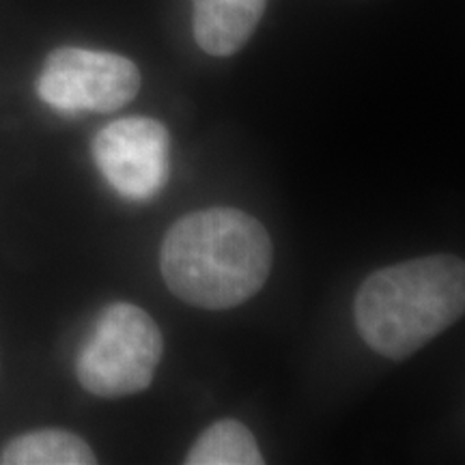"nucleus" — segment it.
Listing matches in <instances>:
<instances>
[{
  "label": "nucleus",
  "instance_id": "f257e3e1",
  "mask_svg": "<svg viewBox=\"0 0 465 465\" xmlns=\"http://www.w3.org/2000/svg\"><path fill=\"white\" fill-rule=\"evenodd\" d=\"M162 276L179 300L226 311L257 295L272 270V240L246 212L213 207L177 220L160 252Z\"/></svg>",
  "mask_w": 465,
  "mask_h": 465
},
{
  "label": "nucleus",
  "instance_id": "f03ea898",
  "mask_svg": "<svg viewBox=\"0 0 465 465\" xmlns=\"http://www.w3.org/2000/svg\"><path fill=\"white\" fill-rule=\"evenodd\" d=\"M465 311V263L431 254L381 267L358 289L353 315L366 345L405 360L449 330Z\"/></svg>",
  "mask_w": 465,
  "mask_h": 465
},
{
  "label": "nucleus",
  "instance_id": "7ed1b4c3",
  "mask_svg": "<svg viewBox=\"0 0 465 465\" xmlns=\"http://www.w3.org/2000/svg\"><path fill=\"white\" fill-rule=\"evenodd\" d=\"M164 342L158 323L141 306L116 302L104 308L75 360V375L86 392L121 399L149 388Z\"/></svg>",
  "mask_w": 465,
  "mask_h": 465
},
{
  "label": "nucleus",
  "instance_id": "20e7f679",
  "mask_svg": "<svg viewBox=\"0 0 465 465\" xmlns=\"http://www.w3.org/2000/svg\"><path fill=\"white\" fill-rule=\"evenodd\" d=\"M141 91V72L113 52L58 48L37 78L42 102L61 113H114Z\"/></svg>",
  "mask_w": 465,
  "mask_h": 465
},
{
  "label": "nucleus",
  "instance_id": "39448f33",
  "mask_svg": "<svg viewBox=\"0 0 465 465\" xmlns=\"http://www.w3.org/2000/svg\"><path fill=\"white\" fill-rule=\"evenodd\" d=\"M166 127L147 116H125L93 141V158L110 188L132 201H149L168 179Z\"/></svg>",
  "mask_w": 465,
  "mask_h": 465
},
{
  "label": "nucleus",
  "instance_id": "423d86ee",
  "mask_svg": "<svg viewBox=\"0 0 465 465\" xmlns=\"http://www.w3.org/2000/svg\"><path fill=\"white\" fill-rule=\"evenodd\" d=\"M267 0H192L194 39L212 56L240 52L265 14Z\"/></svg>",
  "mask_w": 465,
  "mask_h": 465
},
{
  "label": "nucleus",
  "instance_id": "0eeeda50",
  "mask_svg": "<svg viewBox=\"0 0 465 465\" xmlns=\"http://www.w3.org/2000/svg\"><path fill=\"white\" fill-rule=\"evenodd\" d=\"M95 461L91 446L80 435L63 429L20 435L0 455L5 465H91Z\"/></svg>",
  "mask_w": 465,
  "mask_h": 465
},
{
  "label": "nucleus",
  "instance_id": "6e6552de",
  "mask_svg": "<svg viewBox=\"0 0 465 465\" xmlns=\"http://www.w3.org/2000/svg\"><path fill=\"white\" fill-rule=\"evenodd\" d=\"M188 465H261V455L252 433L237 420L213 422L194 441L188 457Z\"/></svg>",
  "mask_w": 465,
  "mask_h": 465
}]
</instances>
